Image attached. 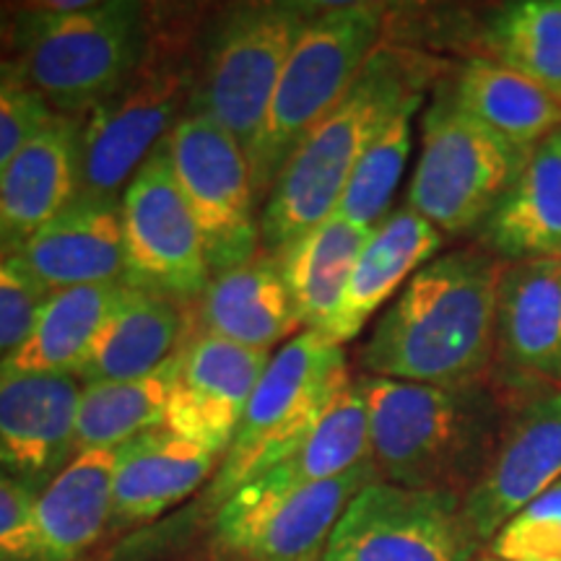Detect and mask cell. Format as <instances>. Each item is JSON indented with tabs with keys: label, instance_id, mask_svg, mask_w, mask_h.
Listing matches in <instances>:
<instances>
[{
	"label": "cell",
	"instance_id": "cell-1",
	"mask_svg": "<svg viewBox=\"0 0 561 561\" xmlns=\"http://www.w3.org/2000/svg\"><path fill=\"white\" fill-rule=\"evenodd\" d=\"M504 265L471 244L413 273L356 354L364 375L439 388L491 382Z\"/></svg>",
	"mask_w": 561,
	"mask_h": 561
},
{
	"label": "cell",
	"instance_id": "cell-2",
	"mask_svg": "<svg viewBox=\"0 0 561 561\" xmlns=\"http://www.w3.org/2000/svg\"><path fill=\"white\" fill-rule=\"evenodd\" d=\"M437 62L382 42L359 79L299 140L261 208V248L276 255L333 216L351 174L411 96L424 94Z\"/></svg>",
	"mask_w": 561,
	"mask_h": 561
},
{
	"label": "cell",
	"instance_id": "cell-3",
	"mask_svg": "<svg viewBox=\"0 0 561 561\" xmlns=\"http://www.w3.org/2000/svg\"><path fill=\"white\" fill-rule=\"evenodd\" d=\"M369 413V458L380 481L466 496L494 455L504 401L491 382L419 385L356 377Z\"/></svg>",
	"mask_w": 561,
	"mask_h": 561
},
{
	"label": "cell",
	"instance_id": "cell-4",
	"mask_svg": "<svg viewBox=\"0 0 561 561\" xmlns=\"http://www.w3.org/2000/svg\"><path fill=\"white\" fill-rule=\"evenodd\" d=\"M191 11H151L149 50L121 91L79 117V195L121 201L191 107L203 30Z\"/></svg>",
	"mask_w": 561,
	"mask_h": 561
},
{
	"label": "cell",
	"instance_id": "cell-5",
	"mask_svg": "<svg viewBox=\"0 0 561 561\" xmlns=\"http://www.w3.org/2000/svg\"><path fill=\"white\" fill-rule=\"evenodd\" d=\"M151 39L138 0H89L79 11L16 5V60L55 115L79 117L136 73Z\"/></svg>",
	"mask_w": 561,
	"mask_h": 561
},
{
	"label": "cell",
	"instance_id": "cell-6",
	"mask_svg": "<svg viewBox=\"0 0 561 561\" xmlns=\"http://www.w3.org/2000/svg\"><path fill=\"white\" fill-rule=\"evenodd\" d=\"M388 19L390 5L371 0L314 3L280 70L263 130L250 153L257 208H263L299 140L359 79L364 66L385 42Z\"/></svg>",
	"mask_w": 561,
	"mask_h": 561
},
{
	"label": "cell",
	"instance_id": "cell-7",
	"mask_svg": "<svg viewBox=\"0 0 561 561\" xmlns=\"http://www.w3.org/2000/svg\"><path fill=\"white\" fill-rule=\"evenodd\" d=\"M351 385L346 351L318 331H301L271 356L252 392L229 450L208 486V504L219 510L257 476L301 447L320 419Z\"/></svg>",
	"mask_w": 561,
	"mask_h": 561
},
{
	"label": "cell",
	"instance_id": "cell-8",
	"mask_svg": "<svg viewBox=\"0 0 561 561\" xmlns=\"http://www.w3.org/2000/svg\"><path fill=\"white\" fill-rule=\"evenodd\" d=\"M314 3L252 0L224 5L203 26L187 112L229 130L244 153L255 149L273 91Z\"/></svg>",
	"mask_w": 561,
	"mask_h": 561
},
{
	"label": "cell",
	"instance_id": "cell-9",
	"mask_svg": "<svg viewBox=\"0 0 561 561\" xmlns=\"http://www.w3.org/2000/svg\"><path fill=\"white\" fill-rule=\"evenodd\" d=\"M530 153L476 121L442 83L421 117V153L405 206L442 234L479 231Z\"/></svg>",
	"mask_w": 561,
	"mask_h": 561
},
{
	"label": "cell",
	"instance_id": "cell-10",
	"mask_svg": "<svg viewBox=\"0 0 561 561\" xmlns=\"http://www.w3.org/2000/svg\"><path fill=\"white\" fill-rule=\"evenodd\" d=\"M174 180L198 224L210 276L261 252L250 159L237 138L201 112H185L167 136Z\"/></svg>",
	"mask_w": 561,
	"mask_h": 561
},
{
	"label": "cell",
	"instance_id": "cell-11",
	"mask_svg": "<svg viewBox=\"0 0 561 561\" xmlns=\"http://www.w3.org/2000/svg\"><path fill=\"white\" fill-rule=\"evenodd\" d=\"M371 458L335 479L297 489L248 483L216 510L214 541L240 561H320L341 515L369 483Z\"/></svg>",
	"mask_w": 561,
	"mask_h": 561
},
{
	"label": "cell",
	"instance_id": "cell-12",
	"mask_svg": "<svg viewBox=\"0 0 561 561\" xmlns=\"http://www.w3.org/2000/svg\"><path fill=\"white\" fill-rule=\"evenodd\" d=\"M462 496L375 481L351 500L320 561H476Z\"/></svg>",
	"mask_w": 561,
	"mask_h": 561
},
{
	"label": "cell",
	"instance_id": "cell-13",
	"mask_svg": "<svg viewBox=\"0 0 561 561\" xmlns=\"http://www.w3.org/2000/svg\"><path fill=\"white\" fill-rule=\"evenodd\" d=\"M125 284L195 307L210 284L198 224L174 180L167 140L136 172L123 198Z\"/></svg>",
	"mask_w": 561,
	"mask_h": 561
},
{
	"label": "cell",
	"instance_id": "cell-14",
	"mask_svg": "<svg viewBox=\"0 0 561 561\" xmlns=\"http://www.w3.org/2000/svg\"><path fill=\"white\" fill-rule=\"evenodd\" d=\"M504 421L481 479L462 496V517L479 543L561 481V390L496 388Z\"/></svg>",
	"mask_w": 561,
	"mask_h": 561
},
{
	"label": "cell",
	"instance_id": "cell-15",
	"mask_svg": "<svg viewBox=\"0 0 561 561\" xmlns=\"http://www.w3.org/2000/svg\"><path fill=\"white\" fill-rule=\"evenodd\" d=\"M268 362V351L193 333L182 346L164 430L224 458Z\"/></svg>",
	"mask_w": 561,
	"mask_h": 561
},
{
	"label": "cell",
	"instance_id": "cell-16",
	"mask_svg": "<svg viewBox=\"0 0 561 561\" xmlns=\"http://www.w3.org/2000/svg\"><path fill=\"white\" fill-rule=\"evenodd\" d=\"M83 385L76 375L0 377V476L32 494L76 458Z\"/></svg>",
	"mask_w": 561,
	"mask_h": 561
},
{
	"label": "cell",
	"instance_id": "cell-17",
	"mask_svg": "<svg viewBox=\"0 0 561 561\" xmlns=\"http://www.w3.org/2000/svg\"><path fill=\"white\" fill-rule=\"evenodd\" d=\"M491 385L561 390V261L504 265Z\"/></svg>",
	"mask_w": 561,
	"mask_h": 561
},
{
	"label": "cell",
	"instance_id": "cell-18",
	"mask_svg": "<svg viewBox=\"0 0 561 561\" xmlns=\"http://www.w3.org/2000/svg\"><path fill=\"white\" fill-rule=\"evenodd\" d=\"M13 252L50 294L73 286L125 284L121 201L76 195L66 210Z\"/></svg>",
	"mask_w": 561,
	"mask_h": 561
},
{
	"label": "cell",
	"instance_id": "cell-19",
	"mask_svg": "<svg viewBox=\"0 0 561 561\" xmlns=\"http://www.w3.org/2000/svg\"><path fill=\"white\" fill-rule=\"evenodd\" d=\"M79 195V121L55 115L0 172V250H16Z\"/></svg>",
	"mask_w": 561,
	"mask_h": 561
},
{
	"label": "cell",
	"instance_id": "cell-20",
	"mask_svg": "<svg viewBox=\"0 0 561 561\" xmlns=\"http://www.w3.org/2000/svg\"><path fill=\"white\" fill-rule=\"evenodd\" d=\"M442 244L445 234L421 219L416 210L409 206L392 210L371 231L333 318L320 333L339 346L354 341L367 328V322L388 305L392 294L409 284L413 273L437 257Z\"/></svg>",
	"mask_w": 561,
	"mask_h": 561
},
{
	"label": "cell",
	"instance_id": "cell-21",
	"mask_svg": "<svg viewBox=\"0 0 561 561\" xmlns=\"http://www.w3.org/2000/svg\"><path fill=\"white\" fill-rule=\"evenodd\" d=\"M216 455L164 426L128 439L117 447L110 525L130 528L157 520L216 473Z\"/></svg>",
	"mask_w": 561,
	"mask_h": 561
},
{
	"label": "cell",
	"instance_id": "cell-22",
	"mask_svg": "<svg viewBox=\"0 0 561 561\" xmlns=\"http://www.w3.org/2000/svg\"><path fill=\"white\" fill-rule=\"evenodd\" d=\"M195 333H208L237 346L268 351L297 331L291 294L271 252L210 276L193 307Z\"/></svg>",
	"mask_w": 561,
	"mask_h": 561
},
{
	"label": "cell",
	"instance_id": "cell-23",
	"mask_svg": "<svg viewBox=\"0 0 561 561\" xmlns=\"http://www.w3.org/2000/svg\"><path fill=\"white\" fill-rule=\"evenodd\" d=\"M476 237L504 263L561 261V130L530 151Z\"/></svg>",
	"mask_w": 561,
	"mask_h": 561
},
{
	"label": "cell",
	"instance_id": "cell-24",
	"mask_svg": "<svg viewBox=\"0 0 561 561\" xmlns=\"http://www.w3.org/2000/svg\"><path fill=\"white\" fill-rule=\"evenodd\" d=\"M193 333V307L128 286L76 377L81 385H94L151 375L172 359Z\"/></svg>",
	"mask_w": 561,
	"mask_h": 561
},
{
	"label": "cell",
	"instance_id": "cell-25",
	"mask_svg": "<svg viewBox=\"0 0 561 561\" xmlns=\"http://www.w3.org/2000/svg\"><path fill=\"white\" fill-rule=\"evenodd\" d=\"M117 450H83L37 494V561H76L112 523Z\"/></svg>",
	"mask_w": 561,
	"mask_h": 561
},
{
	"label": "cell",
	"instance_id": "cell-26",
	"mask_svg": "<svg viewBox=\"0 0 561 561\" xmlns=\"http://www.w3.org/2000/svg\"><path fill=\"white\" fill-rule=\"evenodd\" d=\"M128 284L73 286L53 291L34 320L32 333L0 364L11 375H79L96 335L121 305Z\"/></svg>",
	"mask_w": 561,
	"mask_h": 561
},
{
	"label": "cell",
	"instance_id": "cell-27",
	"mask_svg": "<svg viewBox=\"0 0 561 561\" xmlns=\"http://www.w3.org/2000/svg\"><path fill=\"white\" fill-rule=\"evenodd\" d=\"M450 89L462 110L520 151L530 153L561 130V100L481 55L458 70Z\"/></svg>",
	"mask_w": 561,
	"mask_h": 561
},
{
	"label": "cell",
	"instance_id": "cell-28",
	"mask_svg": "<svg viewBox=\"0 0 561 561\" xmlns=\"http://www.w3.org/2000/svg\"><path fill=\"white\" fill-rule=\"evenodd\" d=\"M371 231L333 214L273 255L301 328L320 333L328 325Z\"/></svg>",
	"mask_w": 561,
	"mask_h": 561
},
{
	"label": "cell",
	"instance_id": "cell-29",
	"mask_svg": "<svg viewBox=\"0 0 561 561\" xmlns=\"http://www.w3.org/2000/svg\"><path fill=\"white\" fill-rule=\"evenodd\" d=\"M180 364L182 348L151 375L123 382L83 385L76 421V450H117L138 434L164 426Z\"/></svg>",
	"mask_w": 561,
	"mask_h": 561
},
{
	"label": "cell",
	"instance_id": "cell-30",
	"mask_svg": "<svg viewBox=\"0 0 561 561\" xmlns=\"http://www.w3.org/2000/svg\"><path fill=\"white\" fill-rule=\"evenodd\" d=\"M364 460H369V413L359 385L351 380L301 447L257 476L255 483L268 489L310 486L348 473Z\"/></svg>",
	"mask_w": 561,
	"mask_h": 561
},
{
	"label": "cell",
	"instance_id": "cell-31",
	"mask_svg": "<svg viewBox=\"0 0 561 561\" xmlns=\"http://www.w3.org/2000/svg\"><path fill=\"white\" fill-rule=\"evenodd\" d=\"M483 50L561 100V0L496 5L483 26Z\"/></svg>",
	"mask_w": 561,
	"mask_h": 561
},
{
	"label": "cell",
	"instance_id": "cell-32",
	"mask_svg": "<svg viewBox=\"0 0 561 561\" xmlns=\"http://www.w3.org/2000/svg\"><path fill=\"white\" fill-rule=\"evenodd\" d=\"M424 96L426 94L411 96L380 130V136L371 140L333 210L335 216L359 224L364 229H377L388 219L390 201L411 157L413 117L419 115Z\"/></svg>",
	"mask_w": 561,
	"mask_h": 561
},
{
	"label": "cell",
	"instance_id": "cell-33",
	"mask_svg": "<svg viewBox=\"0 0 561 561\" xmlns=\"http://www.w3.org/2000/svg\"><path fill=\"white\" fill-rule=\"evenodd\" d=\"M496 561H561V481L517 512L489 541Z\"/></svg>",
	"mask_w": 561,
	"mask_h": 561
},
{
	"label": "cell",
	"instance_id": "cell-34",
	"mask_svg": "<svg viewBox=\"0 0 561 561\" xmlns=\"http://www.w3.org/2000/svg\"><path fill=\"white\" fill-rule=\"evenodd\" d=\"M55 117L16 58L0 60V172Z\"/></svg>",
	"mask_w": 561,
	"mask_h": 561
},
{
	"label": "cell",
	"instance_id": "cell-35",
	"mask_svg": "<svg viewBox=\"0 0 561 561\" xmlns=\"http://www.w3.org/2000/svg\"><path fill=\"white\" fill-rule=\"evenodd\" d=\"M50 291L24 268L13 250H0V364L32 333Z\"/></svg>",
	"mask_w": 561,
	"mask_h": 561
},
{
	"label": "cell",
	"instance_id": "cell-36",
	"mask_svg": "<svg viewBox=\"0 0 561 561\" xmlns=\"http://www.w3.org/2000/svg\"><path fill=\"white\" fill-rule=\"evenodd\" d=\"M37 494L0 476V561H37Z\"/></svg>",
	"mask_w": 561,
	"mask_h": 561
},
{
	"label": "cell",
	"instance_id": "cell-37",
	"mask_svg": "<svg viewBox=\"0 0 561 561\" xmlns=\"http://www.w3.org/2000/svg\"><path fill=\"white\" fill-rule=\"evenodd\" d=\"M16 58V5L0 3V60Z\"/></svg>",
	"mask_w": 561,
	"mask_h": 561
},
{
	"label": "cell",
	"instance_id": "cell-38",
	"mask_svg": "<svg viewBox=\"0 0 561 561\" xmlns=\"http://www.w3.org/2000/svg\"><path fill=\"white\" fill-rule=\"evenodd\" d=\"M481 561H496V559H491V557H486V559H481Z\"/></svg>",
	"mask_w": 561,
	"mask_h": 561
}]
</instances>
